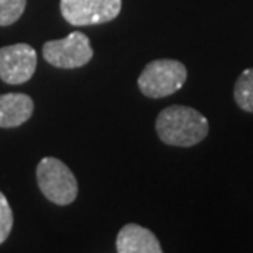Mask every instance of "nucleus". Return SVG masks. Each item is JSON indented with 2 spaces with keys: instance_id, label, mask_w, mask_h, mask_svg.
Listing matches in <instances>:
<instances>
[{
  "instance_id": "obj_6",
  "label": "nucleus",
  "mask_w": 253,
  "mask_h": 253,
  "mask_svg": "<svg viewBox=\"0 0 253 253\" xmlns=\"http://www.w3.org/2000/svg\"><path fill=\"white\" fill-rule=\"evenodd\" d=\"M37 51L27 43L0 48V79L12 85L25 84L37 71Z\"/></svg>"
},
{
  "instance_id": "obj_9",
  "label": "nucleus",
  "mask_w": 253,
  "mask_h": 253,
  "mask_svg": "<svg viewBox=\"0 0 253 253\" xmlns=\"http://www.w3.org/2000/svg\"><path fill=\"white\" fill-rule=\"evenodd\" d=\"M234 99L242 110L253 114V68L245 69L239 76L234 87Z\"/></svg>"
},
{
  "instance_id": "obj_1",
  "label": "nucleus",
  "mask_w": 253,
  "mask_h": 253,
  "mask_svg": "<svg viewBox=\"0 0 253 253\" xmlns=\"http://www.w3.org/2000/svg\"><path fill=\"white\" fill-rule=\"evenodd\" d=\"M156 133L171 146H194L209 133V122L199 110L186 105H169L156 117Z\"/></svg>"
},
{
  "instance_id": "obj_2",
  "label": "nucleus",
  "mask_w": 253,
  "mask_h": 253,
  "mask_svg": "<svg viewBox=\"0 0 253 253\" xmlns=\"http://www.w3.org/2000/svg\"><path fill=\"white\" fill-rule=\"evenodd\" d=\"M188 69L176 59H155L138 76L140 92L150 99H161L178 92L186 84Z\"/></svg>"
},
{
  "instance_id": "obj_4",
  "label": "nucleus",
  "mask_w": 253,
  "mask_h": 253,
  "mask_svg": "<svg viewBox=\"0 0 253 253\" xmlns=\"http://www.w3.org/2000/svg\"><path fill=\"white\" fill-rule=\"evenodd\" d=\"M92 56L94 51L89 38L81 32H74L63 40H51L43 44V58L54 68H83Z\"/></svg>"
},
{
  "instance_id": "obj_7",
  "label": "nucleus",
  "mask_w": 253,
  "mask_h": 253,
  "mask_svg": "<svg viewBox=\"0 0 253 253\" xmlns=\"http://www.w3.org/2000/svg\"><path fill=\"white\" fill-rule=\"evenodd\" d=\"M115 249L119 253H161L160 240L151 230L138 224H126L120 229Z\"/></svg>"
},
{
  "instance_id": "obj_5",
  "label": "nucleus",
  "mask_w": 253,
  "mask_h": 253,
  "mask_svg": "<svg viewBox=\"0 0 253 253\" xmlns=\"http://www.w3.org/2000/svg\"><path fill=\"white\" fill-rule=\"evenodd\" d=\"M63 18L76 27L107 23L117 18L122 0H61Z\"/></svg>"
},
{
  "instance_id": "obj_11",
  "label": "nucleus",
  "mask_w": 253,
  "mask_h": 253,
  "mask_svg": "<svg viewBox=\"0 0 253 253\" xmlns=\"http://www.w3.org/2000/svg\"><path fill=\"white\" fill-rule=\"evenodd\" d=\"M13 227V212L10 207L7 197L3 192H0V244H3L8 239Z\"/></svg>"
},
{
  "instance_id": "obj_10",
  "label": "nucleus",
  "mask_w": 253,
  "mask_h": 253,
  "mask_svg": "<svg viewBox=\"0 0 253 253\" xmlns=\"http://www.w3.org/2000/svg\"><path fill=\"white\" fill-rule=\"evenodd\" d=\"M27 0H0V27H8L22 17Z\"/></svg>"
},
{
  "instance_id": "obj_3",
  "label": "nucleus",
  "mask_w": 253,
  "mask_h": 253,
  "mask_svg": "<svg viewBox=\"0 0 253 253\" xmlns=\"http://www.w3.org/2000/svg\"><path fill=\"white\" fill-rule=\"evenodd\" d=\"M38 188L48 201L56 206H68L78 197V179L61 160L46 156L37 166Z\"/></svg>"
},
{
  "instance_id": "obj_8",
  "label": "nucleus",
  "mask_w": 253,
  "mask_h": 253,
  "mask_svg": "<svg viewBox=\"0 0 253 253\" xmlns=\"http://www.w3.org/2000/svg\"><path fill=\"white\" fill-rule=\"evenodd\" d=\"M33 99L27 94L10 92L0 95V128H15L33 115Z\"/></svg>"
}]
</instances>
